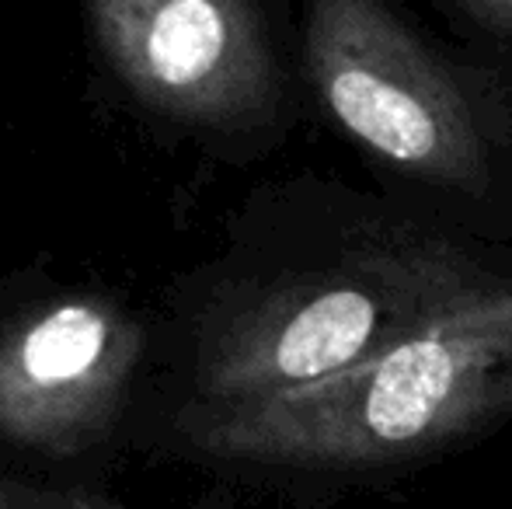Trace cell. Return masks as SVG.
Segmentation results:
<instances>
[{"label": "cell", "mask_w": 512, "mask_h": 509, "mask_svg": "<svg viewBox=\"0 0 512 509\" xmlns=\"http://www.w3.org/2000/svg\"><path fill=\"white\" fill-rule=\"evenodd\" d=\"M300 77L387 203L512 252L509 67L429 32L391 0H314Z\"/></svg>", "instance_id": "3957f363"}, {"label": "cell", "mask_w": 512, "mask_h": 509, "mask_svg": "<svg viewBox=\"0 0 512 509\" xmlns=\"http://www.w3.org/2000/svg\"><path fill=\"white\" fill-rule=\"evenodd\" d=\"M509 279V252L422 224L377 189L304 175L265 199L209 293L192 405L328 381Z\"/></svg>", "instance_id": "6da1fadb"}, {"label": "cell", "mask_w": 512, "mask_h": 509, "mask_svg": "<svg viewBox=\"0 0 512 509\" xmlns=\"http://www.w3.org/2000/svg\"><path fill=\"white\" fill-rule=\"evenodd\" d=\"M0 509H140L112 496L84 489H42V485L7 482L0 478Z\"/></svg>", "instance_id": "52a82bcc"}, {"label": "cell", "mask_w": 512, "mask_h": 509, "mask_svg": "<svg viewBox=\"0 0 512 509\" xmlns=\"http://www.w3.org/2000/svg\"><path fill=\"white\" fill-rule=\"evenodd\" d=\"M512 426V279L359 367L237 405H189L192 454L335 503Z\"/></svg>", "instance_id": "7a4b0ae2"}, {"label": "cell", "mask_w": 512, "mask_h": 509, "mask_svg": "<svg viewBox=\"0 0 512 509\" xmlns=\"http://www.w3.org/2000/svg\"><path fill=\"white\" fill-rule=\"evenodd\" d=\"M143 332L102 297H67L0 339V436L39 454H77L112 426Z\"/></svg>", "instance_id": "5b68a950"}, {"label": "cell", "mask_w": 512, "mask_h": 509, "mask_svg": "<svg viewBox=\"0 0 512 509\" xmlns=\"http://www.w3.org/2000/svg\"><path fill=\"white\" fill-rule=\"evenodd\" d=\"M88 21L147 109L251 147L290 129V63L251 0H98Z\"/></svg>", "instance_id": "277c9868"}, {"label": "cell", "mask_w": 512, "mask_h": 509, "mask_svg": "<svg viewBox=\"0 0 512 509\" xmlns=\"http://www.w3.org/2000/svg\"><path fill=\"white\" fill-rule=\"evenodd\" d=\"M446 39L512 70V0H432Z\"/></svg>", "instance_id": "8992f818"}]
</instances>
